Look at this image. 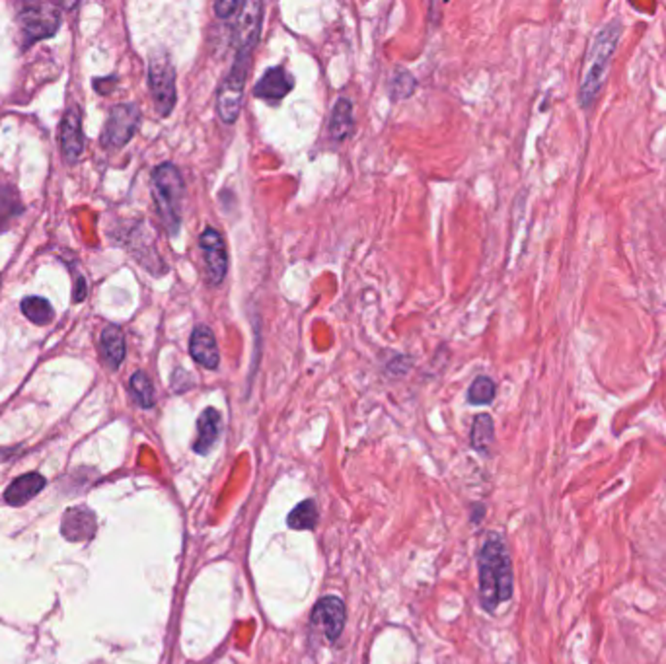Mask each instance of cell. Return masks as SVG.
<instances>
[{"label": "cell", "mask_w": 666, "mask_h": 664, "mask_svg": "<svg viewBox=\"0 0 666 664\" xmlns=\"http://www.w3.org/2000/svg\"><path fill=\"white\" fill-rule=\"evenodd\" d=\"M129 388H131V396H133L139 408L150 409L152 406H155V386H152L150 378L143 373V370H137V373L131 376Z\"/></svg>", "instance_id": "20"}, {"label": "cell", "mask_w": 666, "mask_h": 664, "mask_svg": "<svg viewBox=\"0 0 666 664\" xmlns=\"http://www.w3.org/2000/svg\"><path fill=\"white\" fill-rule=\"evenodd\" d=\"M100 345H102L105 365L112 370H117L119 366H122V363L125 361V353H127L125 335L122 328H117V325H107V328H104L102 337H100Z\"/></svg>", "instance_id": "16"}, {"label": "cell", "mask_w": 666, "mask_h": 664, "mask_svg": "<svg viewBox=\"0 0 666 664\" xmlns=\"http://www.w3.org/2000/svg\"><path fill=\"white\" fill-rule=\"evenodd\" d=\"M620 38H621V21L618 18L610 20L608 24L600 28V31L594 36L591 51H588L586 71L583 74L581 88H578V104H581L583 107H593L596 97L600 96V90H603L606 72L610 67V61H612Z\"/></svg>", "instance_id": "3"}, {"label": "cell", "mask_w": 666, "mask_h": 664, "mask_svg": "<svg viewBox=\"0 0 666 664\" xmlns=\"http://www.w3.org/2000/svg\"><path fill=\"white\" fill-rule=\"evenodd\" d=\"M199 246L203 249L207 277H209L211 285L218 287L224 281L228 271V252L223 236L211 226L205 228L199 236Z\"/></svg>", "instance_id": "8"}, {"label": "cell", "mask_w": 666, "mask_h": 664, "mask_svg": "<svg viewBox=\"0 0 666 664\" xmlns=\"http://www.w3.org/2000/svg\"><path fill=\"white\" fill-rule=\"evenodd\" d=\"M148 88L152 94V102L156 105V112L162 117H168L176 105V69L166 53L152 55L148 64Z\"/></svg>", "instance_id": "5"}, {"label": "cell", "mask_w": 666, "mask_h": 664, "mask_svg": "<svg viewBox=\"0 0 666 664\" xmlns=\"http://www.w3.org/2000/svg\"><path fill=\"white\" fill-rule=\"evenodd\" d=\"M61 24L59 4H28L18 14V26L21 31V46L30 47L36 41L51 38Z\"/></svg>", "instance_id": "6"}, {"label": "cell", "mask_w": 666, "mask_h": 664, "mask_svg": "<svg viewBox=\"0 0 666 664\" xmlns=\"http://www.w3.org/2000/svg\"><path fill=\"white\" fill-rule=\"evenodd\" d=\"M43 487H46V477L36 474V472L24 474L8 485L4 499H6L8 505L21 507V505H26L30 499H34Z\"/></svg>", "instance_id": "14"}, {"label": "cell", "mask_w": 666, "mask_h": 664, "mask_svg": "<svg viewBox=\"0 0 666 664\" xmlns=\"http://www.w3.org/2000/svg\"><path fill=\"white\" fill-rule=\"evenodd\" d=\"M345 626V606L337 596H324L312 609V627L327 641H335Z\"/></svg>", "instance_id": "9"}, {"label": "cell", "mask_w": 666, "mask_h": 664, "mask_svg": "<svg viewBox=\"0 0 666 664\" xmlns=\"http://www.w3.org/2000/svg\"><path fill=\"white\" fill-rule=\"evenodd\" d=\"M190 353L193 357V361L205 368L215 370L218 366V363H221V351H218V345L211 328L198 325V328L193 330L190 337Z\"/></svg>", "instance_id": "11"}, {"label": "cell", "mask_w": 666, "mask_h": 664, "mask_svg": "<svg viewBox=\"0 0 666 664\" xmlns=\"http://www.w3.org/2000/svg\"><path fill=\"white\" fill-rule=\"evenodd\" d=\"M294 88V80L292 76L285 71V67H273L266 71V74L261 76L259 82L254 86V96L259 97V100H273L279 102L291 94Z\"/></svg>", "instance_id": "12"}, {"label": "cell", "mask_w": 666, "mask_h": 664, "mask_svg": "<svg viewBox=\"0 0 666 664\" xmlns=\"http://www.w3.org/2000/svg\"><path fill=\"white\" fill-rule=\"evenodd\" d=\"M495 398V382L489 376H477L468 390V399L474 406L491 404Z\"/></svg>", "instance_id": "23"}, {"label": "cell", "mask_w": 666, "mask_h": 664, "mask_svg": "<svg viewBox=\"0 0 666 664\" xmlns=\"http://www.w3.org/2000/svg\"><path fill=\"white\" fill-rule=\"evenodd\" d=\"M244 3H238V0H218V3H215V14L218 18H231L234 16L236 10H242Z\"/></svg>", "instance_id": "25"}, {"label": "cell", "mask_w": 666, "mask_h": 664, "mask_svg": "<svg viewBox=\"0 0 666 664\" xmlns=\"http://www.w3.org/2000/svg\"><path fill=\"white\" fill-rule=\"evenodd\" d=\"M20 308L21 312H24L26 318L36 325H47L55 315L51 302L39 297H26L24 300H21Z\"/></svg>", "instance_id": "19"}, {"label": "cell", "mask_w": 666, "mask_h": 664, "mask_svg": "<svg viewBox=\"0 0 666 664\" xmlns=\"http://www.w3.org/2000/svg\"><path fill=\"white\" fill-rule=\"evenodd\" d=\"M479 596L489 612L512 596V565L505 542L491 536L479 553Z\"/></svg>", "instance_id": "2"}, {"label": "cell", "mask_w": 666, "mask_h": 664, "mask_svg": "<svg viewBox=\"0 0 666 664\" xmlns=\"http://www.w3.org/2000/svg\"><path fill=\"white\" fill-rule=\"evenodd\" d=\"M59 145L63 156L71 164L80 158L84 150V130H82V112L80 107H71L61 119L59 127Z\"/></svg>", "instance_id": "10"}, {"label": "cell", "mask_w": 666, "mask_h": 664, "mask_svg": "<svg viewBox=\"0 0 666 664\" xmlns=\"http://www.w3.org/2000/svg\"><path fill=\"white\" fill-rule=\"evenodd\" d=\"M493 419H491L487 413H479L472 424V446L477 452H487L491 442H493Z\"/></svg>", "instance_id": "21"}, {"label": "cell", "mask_w": 666, "mask_h": 664, "mask_svg": "<svg viewBox=\"0 0 666 664\" xmlns=\"http://www.w3.org/2000/svg\"><path fill=\"white\" fill-rule=\"evenodd\" d=\"M140 123V110L135 104H119L107 115L102 143L107 148L125 147Z\"/></svg>", "instance_id": "7"}, {"label": "cell", "mask_w": 666, "mask_h": 664, "mask_svg": "<svg viewBox=\"0 0 666 664\" xmlns=\"http://www.w3.org/2000/svg\"><path fill=\"white\" fill-rule=\"evenodd\" d=\"M21 211H24V206H21L18 191L13 185H0V231H4L10 223L18 219Z\"/></svg>", "instance_id": "18"}, {"label": "cell", "mask_w": 666, "mask_h": 664, "mask_svg": "<svg viewBox=\"0 0 666 664\" xmlns=\"http://www.w3.org/2000/svg\"><path fill=\"white\" fill-rule=\"evenodd\" d=\"M240 13L242 14L234 26L236 57L216 92V113L226 125H232L242 110L248 72L252 67V55L259 41L261 21H264V4L244 3Z\"/></svg>", "instance_id": "1"}, {"label": "cell", "mask_w": 666, "mask_h": 664, "mask_svg": "<svg viewBox=\"0 0 666 664\" xmlns=\"http://www.w3.org/2000/svg\"><path fill=\"white\" fill-rule=\"evenodd\" d=\"M388 90H390V96L394 97V100H401V97H409L415 90V79L413 74H409L408 71L403 69H398L394 72V76H392L390 82H388Z\"/></svg>", "instance_id": "24"}, {"label": "cell", "mask_w": 666, "mask_h": 664, "mask_svg": "<svg viewBox=\"0 0 666 664\" xmlns=\"http://www.w3.org/2000/svg\"><path fill=\"white\" fill-rule=\"evenodd\" d=\"M287 522L294 530H312L316 526V522H318V509H316L314 500L308 499L299 503L291 510Z\"/></svg>", "instance_id": "22"}, {"label": "cell", "mask_w": 666, "mask_h": 664, "mask_svg": "<svg viewBox=\"0 0 666 664\" xmlns=\"http://www.w3.org/2000/svg\"><path fill=\"white\" fill-rule=\"evenodd\" d=\"M221 434V413L215 408H207L198 419V439L193 442V450L207 454Z\"/></svg>", "instance_id": "15"}, {"label": "cell", "mask_w": 666, "mask_h": 664, "mask_svg": "<svg viewBox=\"0 0 666 664\" xmlns=\"http://www.w3.org/2000/svg\"><path fill=\"white\" fill-rule=\"evenodd\" d=\"M183 193V178L172 162H164L155 168L152 172V198H155L160 221L170 236H178L180 232Z\"/></svg>", "instance_id": "4"}, {"label": "cell", "mask_w": 666, "mask_h": 664, "mask_svg": "<svg viewBox=\"0 0 666 664\" xmlns=\"http://www.w3.org/2000/svg\"><path fill=\"white\" fill-rule=\"evenodd\" d=\"M63 536L69 542H84L96 534V518L89 509H71L63 518Z\"/></svg>", "instance_id": "13"}, {"label": "cell", "mask_w": 666, "mask_h": 664, "mask_svg": "<svg viewBox=\"0 0 666 664\" xmlns=\"http://www.w3.org/2000/svg\"><path fill=\"white\" fill-rule=\"evenodd\" d=\"M353 133V104L347 97H340L335 102L333 112L330 117V137L337 143L343 140Z\"/></svg>", "instance_id": "17"}]
</instances>
